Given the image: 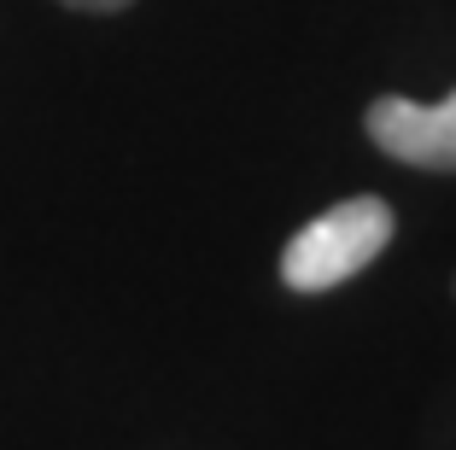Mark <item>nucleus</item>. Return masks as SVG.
Masks as SVG:
<instances>
[{
    "mask_svg": "<svg viewBox=\"0 0 456 450\" xmlns=\"http://www.w3.org/2000/svg\"><path fill=\"white\" fill-rule=\"evenodd\" d=\"M369 141L387 152L392 164L433 176H456V88L444 100H403V94H380L362 111Z\"/></svg>",
    "mask_w": 456,
    "mask_h": 450,
    "instance_id": "nucleus-2",
    "label": "nucleus"
},
{
    "mask_svg": "<svg viewBox=\"0 0 456 450\" xmlns=\"http://www.w3.org/2000/svg\"><path fill=\"white\" fill-rule=\"evenodd\" d=\"M398 234V217H392L387 199L375 193H357V199H339L334 211L310 217L281 252V281L293 292H328V287H346L351 275L375 264L380 252L392 246Z\"/></svg>",
    "mask_w": 456,
    "mask_h": 450,
    "instance_id": "nucleus-1",
    "label": "nucleus"
},
{
    "mask_svg": "<svg viewBox=\"0 0 456 450\" xmlns=\"http://www.w3.org/2000/svg\"><path fill=\"white\" fill-rule=\"evenodd\" d=\"M59 6H70V12H123V6H134V0H59Z\"/></svg>",
    "mask_w": 456,
    "mask_h": 450,
    "instance_id": "nucleus-3",
    "label": "nucleus"
}]
</instances>
